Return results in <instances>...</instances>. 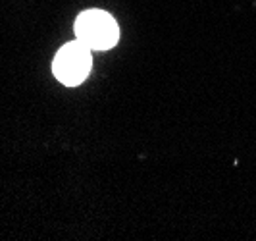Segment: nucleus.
<instances>
[{
  "instance_id": "obj_1",
  "label": "nucleus",
  "mask_w": 256,
  "mask_h": 241,
  "mask_svg": "<svg viewBox=\"0 0 256 241\" xmlns=\"http://www.w3.org/2000/svg\"><path fill=\"white\" fill-rule=\"evenodd\" d=\"M76 37L90 51H108L120 41V27L112 14L104 10H85L76 20Z\"/></svg>"
},
{
  "instance_id": "obj_2",
  "label": "nucleus",
  "mask_w": 256,
  "mask_h": 241,
  "mask_svg": "<svg viewBox=\"0 0 256 241\" xmlns=\"http://www.w3.org/2000/svg\"><path fill=\"white\" fill-rule=\"evenodd\" d=\"M90 49H87L83 43L72 41L64 45L56 52L54 62H52V74L54 77L68 87L81 85L90 74L92 68V54Z\"/></svg>"
}]
</instances>
